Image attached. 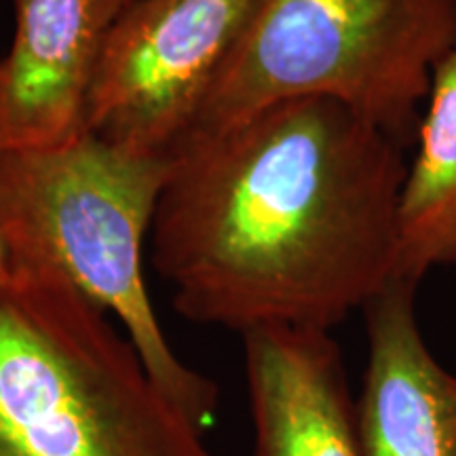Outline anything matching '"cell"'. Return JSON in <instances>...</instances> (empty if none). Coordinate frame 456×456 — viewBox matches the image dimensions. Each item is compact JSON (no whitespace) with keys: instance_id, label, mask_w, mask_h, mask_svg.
<instances>
[{"instance_id":"6da1fadb","label":"cell","mask_w":456,"mask_h":456,"mask_svg":"<svg viewBox=\"0 0 456 456\" xmlns=\"http://www.w3.org/2000/svg\"><path fill=\"white\" fill-rule=\"evenodd\" d=\"M402 142L342 102L296 98L169 155L152 265L188 322L332 330L395 277Z\"/></svg>"},{"instance_id":"3957f363","label":"cell","mask_w":456,"mask_h":456,"mask_svg":"<svg viewBox=\"0 0 456 456\" xmlns=\"http://www.w3.org/2000/svg\"><path fill=\"white\" fill-rule=\"evenodd\" d=\"M0 456H209L127 334L55 271L0 283Z\"/></svg>"},{"instance_id":"8992f818","label":"cell","mask_w":456,"mask_h":456,"mask_svg":"<svg viewBox=\"0 0 456 456\" xmlns=\"http://www.w3.org/2000/svg\"><path fill=\"white\" fill-rule=\"evenodd\" d=\"M134 0H13L0 60V151L61 146L85 134L95 72Z\"/></svg>"},{"instance_id":"30bf717a","label":"cell","mask_w":456,"mask_h":456,"mask_svg":"<svg viewBox=\"0 0 456 456\" xmlns=\"http://www.w3.org/2000/svg\"><path fill=\"white\" fill-rule=\"evenodd\" d=\"M11 275V269H9V258H7V249H4V243L3 239H0V283L7 281Z\"/></svg>"},{"instance_id":"ba28073f","label":"cell","mask_w":456,"mask_h":456,"mask_svg":"<svg viewBox=\"0 0 456 456\" xmlns=\"http://www.w3.org/2000/svg\"><path fill=\"white\" fill-rule=\"evenodd\" d=\"M241 340L254 456H363L357 406L330 330L265 326Z\"/></svg>"},{"instance_id":"52a82bcc","label":"cell","mask_w":456,"mask_h":456,"mask_svg":"<svg viewBox=\"0 0 456 456\" xmlns=\"http://www.w3.org/2000/svg\"><path fill=\"white\" fill-rule=\"evenodd\" d=\"M419 285L393 277L363 306L368 362L355 402L363 456H456V376L416 322Z\"/></svg>"},{"instance_id":"9c48e42d","label":"cell","mask_w":456,"mask_h":456,"mask_svg":"<svg viewBox=\"0 0 456 456\" xmlns=\"http://www.w3.org/2000/svg\"><path fill=\"white\" fill-rule=\"evenodd\" d=\"M397 201L395 277L456 269V53L433 74Z\"/></svg>"},{"instance_id":"7a4b0ae2","label":"cell","mask_w":456,"mask_h":456,"mask_svg":"<svg viewBox=\"0 0 456 456\" xmlns=\"http://www.w3.org/2000/svg\"><path fill=\"white\" fill-rule=\"evenodd\" d=\"M169 165V157L91 134L61 146L0 151V239L11 271L60 273L117 319L155 383L208 429L218 387L171 349L144 279V243Z\"/></svg>"},{"instance_id":"277c9868","label":"cell","mask_w":456,"mask_h":456,"mask_svg":"<svg viewBox=\"0 0 456 456\" xmlns=\"http://www.w3.org/2000/svg\"><path fill=\"white\" fill-rule=\"evenodd\" d=\"M452 53L456 0H258L188 135L285 100L330 98L410 146Z\"/></svg>"},{"instance_id":"5b68a950","label":"cell","mask_w":456,"mask_h":456,"mask_svg":"<svg viewBox=\"0 0 456 456\" xmlns=\"http://www.w3.org/2000/svg\"><path fill=\"white\" fill-rule=\"evenodd\" d=\"M258 0H134L114 24L85 134L169 157L201 110Z\"/></svg>"}]
</instances>
